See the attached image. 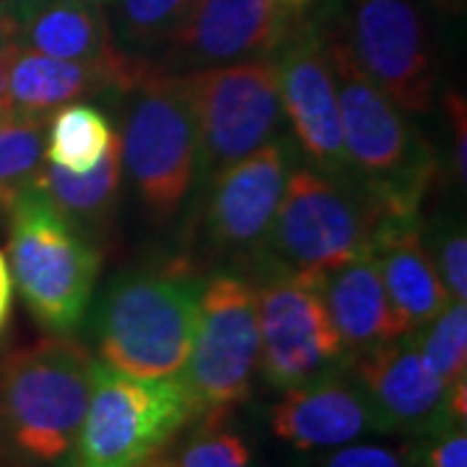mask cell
Instances as JSON below:
<instances>
[{
  "instance_id": "obj_20",
  "label": "cell",
  "mask_w": 467,
  "mask_h": 467,
  "mask_svg": "<svg viewBox=\"0 0 467 467\" xmlns=\"http://www.w3.org/2000/svg\"><path fill=\"white\" fill-rule=\"evenodd\" d=\"M107 94H117V84L99 67L57 60L18 42L11 67L14 119L47 125L67 104Z\"/></svg>"
},
{
  "instance_id": "obj_25",
  "label": "cell",
  "mask_w": 467,
  "mask_h": 467,
  "mask_svg": "<svg viewBox=\"0 0 467 467\" xmlns=\"http://www.w3.org/2000/svg\"><path fill=\"white\" fill-rule=\"evenodd\" d=\"M45 122H0V208H11L45 167Z\"/></svg>"
},
{
  "instance_id": "obj_4",
  "label": "cell",
  "mask_w": 467,
  "mask_h": 467,
  "mask_svg": "<svg viewBox=\"0 0 467 467\" xmlns=\"http://www.w3.org/2000/svg\"><path fill=\"white\" fill-rule=\"evenodd\" d=\"M198 418L180 377L140 379L94 358L91 398L67 467H150Z\"/></svg>"
},
{
  "instance_id": "obj_27",
  "label": "cell",
  "mask_w": 467,
  "mask_h": 467,
  "mask_svg": "<svg viewBox=\"0 0 467 467\" xmlns=\"http://www.w3.org/2000/svg\"><path fill=\"white\" fill-rule=\"evenodd\" d=\"M429 247V244H426ZM434 260L436 273L441 278L444 291L451 301L467 299V234L465 223H451L444 232H439V239L429 247Z\"/></svg>"
},
{
  "instance_id": "obj_23",
  "label": "cell",
  "mask_w": 467,
  "mask_h": 467,
  "mask_svg": "<svg viewBox=\"0 0 467 467\" xmlns=\"http://www.w3.org/2000/svg\"><path fill=\"white\" fill-rule=\"evenodd\" d=\"M192 0H115L107 8L117 47L150 60L180 26Z\"/></svg>"
},
{
  "instance_id": "obj_1",
  "label": "cell",
  "mask_w": 467,
  "mask_h": 467,
  "mask_svg": "<svg viewBox=\"0 0 467 467\" xmlns=\"http://www.w3.org/2000/svg\"><path fill=\"white\" fill-rule=\"evenodd\" d=\"M340 107L348 177L382 218H413L436 177L429 143L356 66L346 42L319 21Z\"/></svg>"
},
{
  "instance_id": "obj_15",
  "label": "cell",
  "mask_w": 467,
  "mask_h": 467,
  "mask_svg": "<svg viewBox=\"0 0 467 467\" xmlns=\"http://www.w3.org/2000/svg\"><path fill=\"white\" fill-rule=\"evenodd\" d=\"M350 374L361 384L382 434L426 436L451 423L450 389L420 358L418 333L348 356Z\"/></svg>"
},
{
  "instance_id": "obj_11",
  "label": "cell",
  "mask_w": 467,
  "mask_h": 467,
  "mask_svg": "<svg viewBox=\"0 0 467 467\" xmlns=\"http://www.w3.org/2000/svg\"><path fill=\"white\" fill-rule=\"evenodd\" d=\"M260 368L267 384L288 392L337 368L348 356L322 299L319 275L267 267L254 288Z\"/></svg>"
},
{
  "instance_id": "obj_8",
  "label": "cell",
  "mask_w": 467,
  "mask_h": 467,
  "mask_svg": "<svg viewBox=\"0 0 467 467\" xmlns=\"http://www.w3.org/2000/svg\"><path fill=\"white\" fill-rule=\"evenodd\" d=\"M198 128V177L211 182L284 130V101L273 57L184 73Z\"/></svg>"
},
{
  "instance_id": "obj_21",
  "label": "cell",
  "mask_w": 467,
  "mask_h": 467,
  "mask_svg": "<svg viewBox=\"0 0 467 467\" xmlns=\"http://www.w3.org/2000/svg\"><path fill=\"white\" fill-rule=\"evenodd\" d=\"M119 184H122V159H119V135H115L107 153L94 169L84 174H73L45 161L34 187L45 192V198L88 242H94L91 236H104L112 223L119 201Z\"/></svg>"
},
{
  "instance_id": "obj_29",
  "label": "cell",
  "mask_w": 467,
  "mask_h": 467,
  "mask_svg": "<svg viewBox=\"0 0 467 467\" xmlns=\"http://www.w3.org/2000/svg\"><path fill=\"white\" fill-rule=\"evenodd\" d=\"M317 467H410V444H371L353 441L319 460Z\"/></svg>"
},
{
  "instance_id": "obj_7",
  "label": "cell",
  "mask_w": 467,
  "mask_h": 467,
  "mask_svg": "<svg viewBox=\"0 0 467 467\" xmlns=\"http://www.w3.org/2000/svg\"><path fill=\"white\" fill-rule=\"evenodd\" d=\"M379 221L382 213L350 177L299 167L288 174L265 250L285 270L322 275L368 257Z\"/></svg>"
},
{
  "instance_id": "obj_14",
  "label": "cell",
  "mask_w": 467,
  "mask_h": 467,
  "mask_svg": "<svg viewBox=\"0 0 467 467\" xmlns=\"http://www.w3.org/2000/svg\"><path fill=\"white\" fill-rule=\"evenodd\" d=\"M273 60L284 112L309 167L330 177H348L337 88L315 14L285 39Z\"/></svg>"
},
{
  "instance_id": "obj_24",
  "label": "cell",
  "mask_w": 467,
  "mask_h": 467,
  "mask_svg": "<svg viewBox=\"0 0 467 467\" xmlns=\"http://www.w3.org/2000/svg\"><path fill=\"white\" fill-rule=\"evenodd\" d=\"M229 410L202 413L190 434L177 436L150 467H252L250 444L229 429Z\"/></svg>"
},
{
  "instance_id": "obj_30",
  "label": "cell",
  "mask_w": 467,
  "mask_h": 467,
  "mask_svg": "<svg viewBox=\"0 0 467 467\" xmlns=\"http://www.w3.org/2000/svg\"><path fill=\"white\" fill-rule=\"evenodd\" d=\"M447 115L451 122V161H454V174L460 184L467 182V107L462 94H450L447 101Z\"/></svg>"
},
{
  "instance_id": "obj_10",
  "label": "cell",
  "mask_w": 467,
  "mask_h": 467,
  "mask_svg": "<svg viewBox=\"0 0 467 467\" xmlns=\"http://www.w3.org/2000/svg\"><path fill=\"white\" fill-rule=\"evenodd\" d=\"M319 0H192L180 26L150 57L161 73L184 76L202 67L273 57L315 14Z\"/></svg>"
},
{
  "instance_id": "obj_2",
  "label": "cell",
  "mask_w": 467,
  "mask_h": 467,
  "mask_svg": "<svg viewBox=\"0 0 467 467\" xmlns=\"http://www.w3.org/2000/svg\"><path fill=\"white\" fill-rule=\"evenodd\" d=\"M202 285L182 263L115 278L94 315L101 364L140 379L180 377L198 333Z\"/></svg>"
},
{
  "instance_id": "obj_3",
  "label": "cell",
  "mask_w": 467,
  "mask_h": 467,
  "mask_svg": "<svg viewBox=\"0 0 467 467\" xmlns=\"http://www.w3.org/2000/svg\"><path fill=\"white\" fill-rule=\"evenodd\" d=\"M94 356L70 335L21 348L0 367V436L21 460H66L91 398Z\"/></svg>"
},
{
  "instance_id": "obj_12",
  "label": "cell",
  "mask_w": 467,
  "mask_h": 467,
  "mask_svg": "<svg viewBox=\"0 0 467 467\" xmlns=\"http://www.w3.org/2000/svg\"><path fill=\"white\" fill-rule=\"evenodd\" d=\"M260 368L254 288L232 273L205 281L198 333L180 379L202 413L229 410L252 389Z\"/></svg>"
},
{
  "instance_id": "obj_31",
  "label": "cell",
  "mask_w": 467,
  "mask_h": 467,
  "mask_svg": "<svg viewBox=\"0 0 467 467\" xmlns=\"http://www.w3.org/2000/svg\"><path fill=\"white\" fill-rule=\"evenodd\" d=\"M18 42H8L5 47H0V122L14 119V104H11V67L16 57Z\"/></svg>"
},
{
  "instance_id": "obj_35",
  "label": "cell",
  "mask_w": 467,
  "mask_h": 467,
  "mask_svg": "<svg viewBox=\"0 0 467 467\" xmlns=\"http://www.w3.org/2000/svg\"><path fill=\"white\" fill-rule=\"evenodd\" d=\"M0 32L11 34L14 39H18V24L14 21V18L8 16L5 11H3V5H0Z\"/></svg>"
},
{
  "instance_id": "obj_16",
  "label": "cell",
  "mask_w": 467,
  "mask_h": 467,
  "mask_svg": "<svg viewBox=\"0 0 467 467\" xmlns=\"http://www.w3.org/2000/svg\"><path fill=\"white\" fill-rule=\"evenodd\" d=\"M270 429L299 451L337 450L368 434H382L374 408L350 374L348 358L315 382L284 392L270 413Z\"/></svg>"
},
{
  "instance_id": "obj_36",
  "label": "cell",
  "mask_w": 467,
  "mask_h": 467,
  "mask_svg": "<svg viewBox=\"0 0 467 467\" xmlns=\"http://www.w3.org/2000/svg\"><path fill=\"white\" fill-rule=\"evenodd\" d=\"M78 3H88V5H99V8H109L115 0H78Z\"/></svg>"
},
{
  "instance_id": "obj_13",
  "label": "cell",
  "mask_w": 467,
  "mask_h": 467,
  "mask_svg": "<svg viewBox=\"0 0 467 467\" xmlns=\"http://www.w3.org/2000/svg\"><path fill=\"white\" fill-rule=\"evenodd\" d=\"M296 143L278 135L211 180L205 205V239L221 254L265 252L267 232L278 211Z\"/></svg>"
},
{
  "instance_id": "obj_6",
  "label": "cell",
  "mask_w": 467,
  "mask_h": 467,
  "mask_svg": "<svg viewBox=\"0 0 467 467\" xmlns=\"http://www.w3.org/2000/svg\"><path fill=\"white\" fill-rule=\"evenodd\" d=\"M8 213V263L21 296L47 330L70 335L84 322L99 281V247L36 187L18 195Z\"/></svg>"
},
{
  "instance_id": "obj_26",
  "label": "cell",
  "mask_w": 467,
  "mask_h": 467,
  "mask_svg": "<svg viewBox=\"0 0 467 467\" xmlns=\"http://www.w3.org/2000/svg\"><path fill=\"white\" fill-rule=\"evenodd\" d=\"M420 358L447 387L467 379V304L450 301L444 312L418 330Z\"/></svg>"
},
{
  "instance_id": "obj_5",
  "label": "cell",
  "mask_w": 467,
  "mask_h": 467,
  "mask_svg": "<svg viewBox=\"0 0 467 467\" xmlns=\"http://www.w3.org/2000/svg\"><path fill=\"white\" fill-rule=\"evenodd\" d=\"M125 99L119 159L138 201L156 223H169L198 180V128L182 76L146 66Z\"/></svg>"
},
{
  "instance_id": "obj_34",
  "label": "cell",
  "mask_w": 467,
  "mask_h": 467,
  "mask_svg": "<svg viewBox=\"0 0 467 467\" xmlns=\"http://www.w3.org/2000/svg\"><path fill=\"white\" fill-rule=\"evenodd\" d=\"M431 3H434L441 14H447V16H460V14H465L467 5V0H431Z\"/></svg>"
},
{
  "instance_id": "obj_32",
  "label": "cell",
  "mask_w": 467,
  "mask_h": 467,
  "mask_svg": "<svg viewBox=\"0 0 467 467\" xmlns=\"http://www.w3.org/2000/svg\"><path fill=\"white\" fill-rule=\"evenodd\" d=\"M11 301H14V278L8 270V260L0 252V330L5 327V319L11 312Z\"/></svg>"
},
{
  "instance_id": "obj_28",
  "label": "cell",
  "mask_w": 467,
  "mask_h": 467,
  "mask_svg": "<svg viewBox=\"0 0 467 467\" xmlns=\"http://www.w3.org/2000/svg\"><path fill=\"white\" fill-rule=\"evenodd\" d=\"M410 467H467L465 420H451L410 444Z\"/></svg>"
},
{
  "instance_id": "obj_17",
  "label": "cell",
  "mask_w": 467,
  "mask_h": 467,
  "mask_svg": "<svg viewBox=\"0 0 467 467\" xmlns=\"http://www.w3.org/2000/svg\"><path fill=\"white\" fill-rule=\"evenodd\" d=\"M21 45L67 63L104 70L117 84V94L140 78L149 60L133 57L117 47L107 8L78 0H47L18 29Z\"/></svg>"
},
{
  "instance_id": "obj_19",
  "label": "cell",
  "mask_w": 467,
  "mask_h": 467,
  "mask_svg": "<svg viewBox=\"0 0 467 467\" xmlns=\"http://www.w3.org/2000/svg\"><path fill=\"white\" fill-rule=\"evenodd\" d=\"M319 288L346 356L364 353L405 335L371 254L322 273Z\"/></svg>"
},
{
  "instance_id": "obj_9",
  "label": "cell",
  "mask_w": 467,
  "mask_h": 467,
  "mask_svg": "<svg viewBox=\"0 0 467 467\" xmlns=\"http://www.w3.org/2000/svg\"><path fill=\"white\" fill-rule=\"evenodd\" d=\"M371 84L402 112H426L434 99V47L416 0H348L325 21Z\"/></svg>"
},
{
  "instance_id": "obj_22",
  "label": "cell",
  "mask_w": 467,
  "mask_h": 467,
  "mask_svg": "<svg viewBox=\"0 0 467 467\" xmlns=\"http://www.w3.org/2000/svg\"><path fill=\"white\" fill-rule=\"evenodd\" d=\"M115 135L109 119L94 104H67L50 117L45 161L73 174H84L99 164Z\"/></svg>"
},
{
  "instance_id": "obj_33",
  "label": "cell",
  "mask_w": 467,
  "mask_h": 467,
  "mask_svg": "<svg viewBox=\"0 0 467 467\" xmlns=\"http://www.w3.org/2000/svg\"><path fill=\"white\" fill-rule=\"evenodd\" d=\"M45 3H47V0H0L3 11L16 21L18 29H21V26L32 18L34 11H36L39 5H45Z\"/></svg>"
},
{
  "instance_id": "obj_37",
  "label": "cell",
  "mask_w": 467,
  "mask_h": 467,
  "mask_svg": "<svg viewBox=\"0 0 467 467\" xmlns=\"http://www.w3.org/2000/svg\"><path fill=\"white\" fill-rule=\"evenodd\" d=\"M8 42H14V36H11V34H3V32H0V47H5Z\"/></svg>"
},
{
  "instance_id": "obj_18",
  "label": "cell",
  "mask_w": 467,
  "mask_h": 467,
  "mask_svg": "<svg viewBox=\"0 0 467 467\" xmlns=\"http://www.w3.org/2000/svg\"><path fill=\"white\" fill-rule=\"evenodd\" d=\"M371 257L402 333H418L450 304L431 252L420 236L418 216L382 218L374 234Z\"/></svg>"
}]
</instances>
